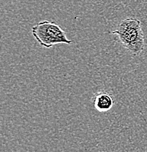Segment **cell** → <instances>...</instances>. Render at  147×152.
<instances>
[{"label":"cell","mask_w":147,"mask_h":152,"mask_svg":"<svg viewBox=\"0 0 147 152\" xmlns=\"http://www.w3.org/2000/svg\"><path fill=\"white\" fill-rule=\"evenodd\" d=\"M110 34L117 36L121 45L132 56H139L145 48V37L139 19L129 17L121 20Z\"/></svg>","instance_id":"cell-1"},{"label":"cell","mask_w":147,"mask_h":152,"mask_svg":"<svg viewBox=\"0 0 147 152\" xmlns=\"http://www.w3.org/2000/svg\"><path fill=\"white\" fill-rule=\"evenodd\" d=\"M31 34L41 46L47 48L57 44L69 45L72 42L67 38L65 31L54 21L43 20L36 23L31 28Z\"/></svg>","instance_id":"cell-2"},{"label":"cell","mask_w":147,"mask_h":152,"mask_svg":"<svg viewBox=\"0 0 147 152\" xmlns=\"http://www.w3.org/2000/svg\"><path fill=\"white\" fill-rule=\"evenodd\" d=\"M92 103L97 111L100 113H106L113 108L114 98L108 91H97L93 96Z\"/></svg>","instance_id":"cell-3"}]
</instances>
